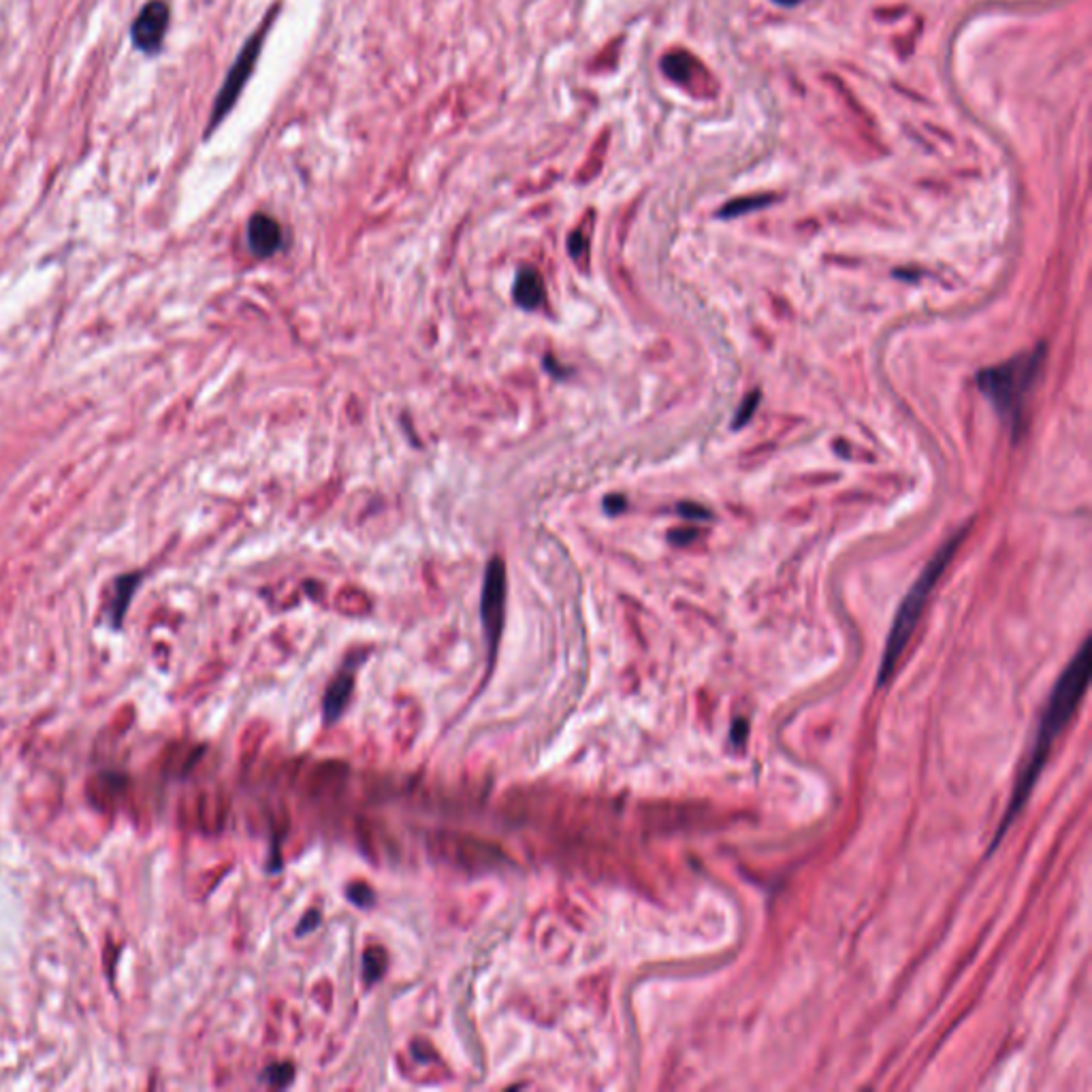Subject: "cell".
Returning <instances> with one entry per match:
<instances>
[{
  "mask_svg": "<svg viewBox=\"0 0 1092 1092\" xmlns=\"http://www.w3.org/2000/svg\"><path fill=\"white\" fill-rule=\"evenodd\" d=\"M400 708H401V713H397V715H395L397 717L395 741H397V745L401 747V749H408V747L412 745L414 736H417V734H412L408 730V721H417V717H418V713H417V715H412V713L417 711V704H414L412 700H401Z\"/></svg>",
  "mask_w": 1092,
  "mask_h": 1092,
  "instance_id": "5bb4252c",
  "label": "cell"
},
{
  "mask_svg": "<svg viewBox=\"0 0 1092 1092\" xmlns=\"http://www.w3.org/2000/svg\"><path fill=\"white\" fill-rule=\"evenodd\" d=\"M966 531H969V525L962 527L960 531L952 535L948 542L941 546L934 557L926 563V568L921 570V574L917 576V580L913 583V587L909 589V593L904 596L903 604H900L899 613H896L894 623H892V630L888 634V642H886V651H883L882 664H879V685H886L888 680L892 679L894 675L896 666H899L900 658H903L904 649H907L909 641H911L913 632L917 628V621L921 617V610H924L926 602H928L930 593H932L934 585L939 583V579L944 576L945 568L948 563L952 562V557L956 555L958 546L965 540Z\"/></svg>",
  "mask_w": 1092,
  "mask_h": 1092,
  "instance_id": "7a4b0ae2",
  "label": "cell"
},
{
  "mask_svg": "<svg viewBox=\"0 0 1092 1092\" xmlns=\"http://www.w3.org/2000/svg\"><path fill=\"white\" fill-rule=\"evenodd\" d=\"M504 606H506V563L500 557H493L487 566L483 585V597H480V613H483L484 632H487L489 647H491V658L496 655L497 642H500L501 625H504Z\"/></svg>",
  "mask_w": 1092,
  "mask_h": 1092,
  "instance_id": "8992f818",
  "label": "cell"
},
{
  "mask_svg": "<svg viewBox=\"0 0 1092 1092\" xmlns=\"http://www.w3.org/2000/svg\"><path fill=\"white\" fill-rule=\"evenodd\" d=\"M758 406H759V391L749 393V395H747L745 400H742L741 408L736 410V414H734V421H732L734 429H741V427H745L747 423L751 421V417L755 414Z\"/></svg>",
  "mask_w": 1092,
  "mask_h": 1092,
  "instance_id": "e0dca14e",
  "label": "cell"
},
{
  "mask_svg": "<svg viewBox=\"0 0 1092 1092\" xmlns=\"http://www.w3.org/2000/svg\"><path fill=\"white\" fill-rule=\"evenodd\" d=\"M141 583V574H124L115 580V587L111 591L109 604L105 608V619L114 630L122 628L124 614H126L128 604H131L132 596H135V589L139 587Z\"/></svg>",
  "mask_w": 1092,
  "mask_h": 1092,
  "instance_id": "30bf717a",
  "label": "cell"
},
{
  "mask_svg": "<svg viewBox=\"0 0 1092 1092\" xmlns=\"http://www.w3.org/2000/svg\"><path fill=\"white\" fill-rule=\"evenodd\" d=\"M625 506H628V504H625V497H623V496H610V497H606V501H604L606 512H610V514H619L621 510H625Z\"/></svg>",
  "mask_w": 1092,
  "mask_h": 1092,
  "instance_id": "cb8c5ba5",
  "label": "cell"
},
{
  "mask_svg": "<svg viewBox=\"0 0 1092 1092\" xmlns=\"http://www.w3.org/2000/svg\"><path fill=\"white\" fill-rule=\"evenodd\" d=\"M265 732H267V725H263V724H255V732H250V734L246 732L248 734V745H246V751H244V753L248 755V759H252L256 753H259L260 745H263Z\"/></svg>",
  "mask_w": 1092,
  "mask_h": 1092,
  "instance_id": "44dd1931",
  "label": "cell"
},
{
  "mask_svg": "<svg viewBox=\"0 0 1092 1092\" xmlns=\"http://www.w3.org/2000/svg\"><path fill=\"white\" fill-rule=\"evenodd\" d=\"M696 535H697L696 529H672L670 534H668V538H670V542L676 544V546H685V544L693 542Z\"/></svg>",
  "mask_w": 1092,
  "mask_h": 1092,
  "instance_id": "7402d4cb",
  "label": "cell"
},
{
  "mask_svg": "<svg viewBox=\"0 0 1092 1092\" xmlns=\"http://www.w3.org/2000/svg\"><path fill=\"white\" fill-rule=\"evenodd\" d=\"M169 28V7L163 0H152L135 18L131 28L132 43L145 53H156Z\"/></svg>",
  "mask_w": 1092,
  "mask_h": 1092,
  "instance_id": "52a82bcc",
  "label": "cell"
},
{
  "mask_svg": "<svg viewBox=\"0 0 1092 1092\" xmlns=\"http://www.w3.org/2000/svg\"><path fill=\"white\" fill-rule=\"evenodd\" d=\"M514 301L518 303L525 310H535L538 305H542L544 301V282L542 276H540L535 269L525 267L517 273V280H514Z\"/></svg>",
  "mask_w": 1092,
  "mask_h": 1092,
  "instance_id": "8fae6325",
  "label": "cell"
},
{
  "mask_svg": "<svg viewBox=\"0 0 1092 1092\" xmlns=\"http://www.w3.org/2000/svg\"><path fill=\"white\" fill-rule=\"evenodd\" d=\"M772 3H776V5H781V7H796L800 0H772Z\"/></svg>",
  "mask_w": 1092,
  "mask_h": 1092,
  "instance_id": "484cf974",
  "label": "cell"
},
{
  "mask_svg": "<svg viewBox=\"0 0 1092 1092\" xmlns=\"http://www.w3.org/2000/svg\"><path fill=\"white\" fill-rule=\"evenodd\" d=\"M386 971V952L380 948V945H369L365 949L363 956V975H365V983L372 986L376 983L378 979L384 975Z\"/></svg>",
  "mask_w": 1092,
  "mask_h": 1092,
  "instance_id": "9a60e30c",
  "label": "cell"
},
{
  "mask_svg": "<svg viewBox=\"0 0 1092 1092\" xmlns=\"http://www.w3.org/2000/svg\"><path fill=\"white\" fill-rule=\"evenodd\" d=\"M427 849L431 858L461 873H491L510 862L508 851L497 843L474 834L438 830L427 838Z\"/></svg>",
  "mask_w": 1092,
  "mask_h": 1092,
  "instance_id": "277c9868",
  "label": "cell"
},
{
  "mask_svg": "<svg viewBox=\"0 0 1092 1092\" xmlns=\"http://www.w3.org/2000/svg\"><path fill=\"white\" fill-rule=\"evenodd\" d=\"M1045 359V346L1039 344L1035 350L1022 352V355L1013 356L1007 363L994 365L977 373L979 391L986 395V400L994 406L996 412L1009 421L1013 434L1020 431L1022 423V408L1024 397L1035 384L1039 369Z\"/></svg>",
  "mask_w": 1092,
  "mask_h": 1092,
  "instance_id": "3957f363",
  "label": "cell"
},
{
  "mask_svg": "<svg viewBox=\"0 0 1092 1092\" xmlns=\"http://www.w3.org/2000/svg\"><path fill=\"white\" fill-rule=\"evenodd\" d=\"M348 899H350L352 903L359 904V907H369V904L373 903V892L372 888L365 886V883H355V886H350V890H348Z\"/></svg>",
  "mask_w": 1092,
  "mask_h": 1092,
  "instance_id": "ffe728a7",
  "label": "cell"
},
{
  "mask_svg": "<svg viewBox=\"0 0 1092 1092\" xmlns=\"http://www.w3.org/2000/svg\"><path fill=\"white\" fill-rule=\"evenodd\" d=\"M348 779V766L344 762H321L311 768L307 776V794L311 798H322V796H335L344 787Z\"/></svg>",
  "mask_w": 1092,
  "mask_h": 1092,
  "instance_id": "9c48e42d",
  "label": "cell"
},
{
  "mask_svg": "<svg viewBox=\"0 0 1092 1092\" xmlns=\"http://www.w3.org/2000/svg\"><path fill=\"white\" fill-rule=\"evenodd\" d=\"M303 921H305V924H301V926H299V928H297V932H299V934L307 932V930L314 928V926L318 924V913H316V911H310V913H307L305 917H303Z\"/></svg>",
  "mask_w": 1092,
  "mask_h": 1092,
  "instance_id": "d4e9b609",
  "label": "cell"
},
{
  "mask_svg": "<svg viewBox=\"0 0 1092 1092\" xmlns=\"http://www.w3.org/2000/svg\"><path fill=\"white\" fill-rule=\"evenodd\" d=\"M770 201H772V197H766V194H762V197L736 199V201L725 203L724 210L720 211V218H736V216L749 214V211H755V210H762V207H766Z\"/></svg>",
  "mask_w": 1092,
  "mask_h": 1092,
  "instance_id": "2e32d148",
  "label": "cell"
},
{
  "mask_svg": "<svg viewBox=\"0 0 1092 1092\" xmlns=\"http://www.w3.org/2000/svg\"><path fill=\"white\" fill-rule=\"evenodd\" d=\"M568 246H570V255L579 259V256L585 252V248H587V242H585L583 232H572Z\"/></svg>",
  "mask_w": 1092,
  "mask_h": 1092,
  "instance_id": "603a6c76",
  "label": "cell"
},
{
  "mask_svg": "<svg viewBox=\"0 0 1092 1092\" xmlns=\"http://www.w3.org/2000/svg\"><path fill=\"white\" fill-rule=\"evenodd\" d=\"M662 66H664V73H666L672 81H679V84H687V81L692 80V73L697 69L696 60H693L687 52L668 53V56L662 60Z\"/></svg>",
  "mask_w": 1092,
  "mask_h": 1092,
  "instance_id": "4fadbf2b",
  "label": "cell"
},
{
  "mask_svg": "<svg viewBox=\"0 0 1092 1092\" xmlns=\"http://www.w3.org/2000/svg\"><path fill=\"white\" fill-rule=\"evenodd\" d=\"M276 11H277V7L272 11V14L267 15V20L263 22V26H260L259 31H256L255 35H252L250 39H248V43L244 45V49L239 52L238 60L232 62L231 70H228V75H227V80H224L222 88H220L218 97H216V101H214V111H211L210 128H207V132H210L211 128H216L220 122H222L224 115H227L228 111L232 109V105H235L238 97L242 94L244 86H246L248 77L252 75V69H255L256 60H259L260 48H263V41H265V36H267V31H269V26H272Z\"/></svg>",
  "mask_w": 1092,
  "mask_h": 1092,
  "instance_id": "5b68a950",
  "label": "cell"
},
{
  "mask_svg": "<svg viewBox=\"0 0 1092 1092\" xmlns=\"http://www.w3.org/2000/svg\"><path fill=\"white\" fill-rule=\"evenodd\" d=\"M676 510H679V514L685 521H711L713 518L711 510L700 504H693V501H685Z\"/></svg>",
  "mask_w": 1092,
  "mask_h": 1092,
  "instance_id": "d6986e66",
  "label": "cell"
},
{
  "mask_svg": "<svg viewBox=\"0 0 1092 1092\" xmlns=\"http://www.w3.org/2000/svg\"><path fill=\"white\" fill-rule=\"evenodd\" d=\"M1090 670H1092V658H1090V642H1084L1082 649L1078 651L1073 659L1069 662V666L1062 670V675L1058 676L1056 685H1054L1052 693L1048 697V704L1044 708V715H1041L1039 728L1035 732V741L1031 745V753H1028L1027 762H1024V768L1020 770L1018 781H1016V787H1013V794L1009 798L1007 811H1005L1003 821H1000V828L996 832V843L1003 838L1005 830L1013 824V820L1018 817V813L1022 811L1024 804H1027L1028 796H1031L1033 787H1035L1037 779H1039L1041 770H1044L1045 762H1048V755L1052 751L1054 741L1062 734V730L1069 725V721L1073 720L1075 711H1078L1079 702H1082L1084 693H1086L1088 687V679H1090Z\"/></svg>",
  "mask_w": 1092,
  "mask_h": 1092,
  "instance_id": "6da1fadb",
  "label": "cell"
},
{
  "mask_svg": "<svg viewBox=\"0 0 1092 1092\" xmlns=\"http://www.w3.org/2000/svg\"><path fill=\"white\" fill-rule=\"evenodd\" d=\"M294 1078V1069L293 1065L288 1062H277V1065H272L267 1071H265V1079L272 1084L273 1088H282L288 1086Z\"/></svg>",
  "mask_w": 1092,
  "mask_h": 1092,
  "instance_id": "ac0fdd59",
  "label": "cell"
},
{
  "mask_svg": "<svg viewBox=\"0 0 1092 1092\" xmlns=\"http://www.w3.org/2000/svg\"><path fill=\"white\" fill-rule=\"evenodd\" d=\"M248 244L259 259L276 255L282 246V228L272 216L255 214L248 222Z\"/></svg>",
  "mask_w": 1092,
  "mask_h": 1092,
  "instance_id": "ba28073f",
  "label": "cell"
},
{
  "mask_svg": "<svg viewBox=\"0 0 1092 1092\" xmlns=\"http://www.w3.org/2000/svg\"><path fill=\"white\" fill-rule=\"evenodd\" d=\"M355 689V675L350 670H342L338 676L333 679V683L329 685L325 693V717L327 721H335L339 720V715L346 708L348 700H350V693Z\"/></svg>",
  "mask_w": 1092,
  "mask_h": 1092,
  "instance_id": "7c38bea8",
  "label": "cell"
}]
</instances>
